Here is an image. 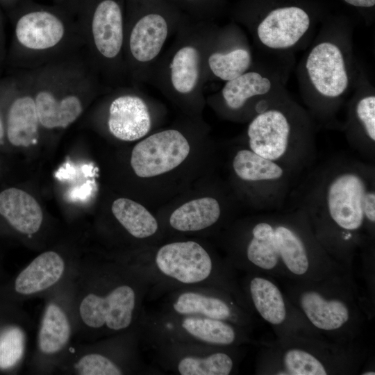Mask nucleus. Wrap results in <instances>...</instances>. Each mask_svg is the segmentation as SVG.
I'll return each instance as SVG.
<instances>
[{"instance_id":"nucleus-7","label":"nucleus","mask_w":375,"mask_h":375,"mask_svg":"<svg viewBox=\"0 0 375 375\" xmlns=\"http://www.w3.org/2000/svg\"><path fill=\"white\" fill-rule=\"evenodd\" d=\"M283 283L286 296L316 333L336 342H356L367 313L351 270L319 280Z\"/></svg>"},{"instance_id":"nucleus-28","label":"nucleus","mask_w":375,"mask_h":375,"mask_svg":"<svg viewBox=\"0 0 375 375\" xmlns=\"http://www.w3.org/2000/svg\"><path fill=\"white\" fill-rule=\"evenodd\" d=\"M112 212L128 234L138 240L155 237L159 229L156 219L141 204L126 198L116 199Z\"/></svg>"},{"instance_id":"nucleus-30","label":"nucleus","mask_w":375,"mask_h":375,"mask_svg":"<svg viewBox=\"0 0 375 375\" xmlns=\"http://www.w3.org/2000/svg\"><path fill=\"white\" fill-rule=\"evenodd\" d=\"M251 62V52L244 47L235 48L228 52H216L208 58L209 67L212 73L226 81L248 71Z\"/></svg>"},{"instance_id":"nucleus-8","label":"nucleus","mask_w":375,"mask_h":375,"mask_svg":"<svg viewBox=\"0 0 375 375\" xmlns=\"http://www.w3.org/2000/svg\"><path fill=\"white\" fill-rule=\"evenodd\" d=\"M260 345L257 374H355L366 357L365 351L356 342L340 343L313 334L277 338Z\"/></svg>"},{"instance_id":"nucleus-15","label":"nucleus","mask_w":375,"mask_h":375,"mask_svg":"<svg viewBox=\"0 0 375 375\" xmlns=\"http://www.w3.org/2000/svg\"><path fill=\"white\" fill-rule=\"evenodd\" d=\"M189 152L185 138L176 130H167L138 143L132 151L131 164L138 176H156L178 166Z\"/></svg>"},{"instance_id":"nucleus-2","label":"nucleus","mask_w":375,"mask_h":375,"mask_svg":"<svg viewBox=\"0 0 375 375\" xmlns=\"http://www.w3.org/2000/svg\"><path fill=\"white\" fill-rule=\"evenodd\" d=\"M226 250V258L237 272L283 281L319 280L348 269L326 252L305 211L294 206L265 212L237 226Z\"/></svg>"},{"instance_id":"nucleus-32","label":"nucleus","mask_w":375,"mask_h":375,"mask_svg":"<svg viewBox=\"0 0 375 375\" xmlns=\"http://www.w3.org/2000/svg\"><path fill=\"white\" fill-rule=\"evenodd\" d=\"M92 190V182L88 181L81 186L72 189L69 193V198L72 201L85 200L90 196Z\"/></svg>"},{"instance_id":"nucleus-16","label":"nucleus","mask_w":375,"mask_h":375,"mask_svg":"<svg viewBox=\"0 0 375 375\" xmlns=\"http://www.w3.org/2000/svg\"><path fill=\"white\" fill-rule=\"evenodd\" d=\"M347 117L342 126L349 144L364 158L375 155V90L362 69L346 103Z\"/></svg>"},{"instance_id":"nucleus-11","label":"nucleus","mask_w":375,"mask_h":375,"mask_svg":"<svg viewBox=\"0 0 375 375\" xmlns=\"http://www.w3.org/2000/svg\"><path fill=\"white\" fill-rule=\"evenodd\" d=\"M153 362L162 371L180 375H229L238 373L244 349L199 343L159 341L147 344Z\"/></svg>"},{"instance_id":"nucleus-1","label":"nucleus","mask_w":375,"mask_h":375,"mask_svg":"<svg viewBox=\"0 0 375 375\" xmlns=\"http://www.w3.org/2000/svg\"><path fill=\"white\" fill-rule=\"evenodd\" d=\"M308 171L290 204L305 211L326 252L351 270L357 254L374 250V166L342 154Z\"/></svg>"},{"instance_id":"nucleus-33","label":"nucleus","mask_w":375,"mask_h":375,"mask_svg":"<svg viewBox=\"0 0 375 375\" xmlns=\"http://www.w3.org/2000/svg\"><path fill=\"white\" fill-rule=\"evenodd\" d=\"M346 3L358 8H371L375 5V0H344Z\"/></svg>"},{"instance_id":"nucleus-25","label":"nucleus","mask_w":375,"mask_h":375,"mask_svg":"<svg viewBox=\"0 0 375 375\" xmlns=\"http://www.w3.org/2000/svg\"><path fill=\"white\" fill-rule=\"evenodd\" d=\"M34 100L39 123L46 128H65L83 111L81 99L73 94L58 97L50 90H42Z\"/></svg>"},{"instance_id":"nucleus-31","label":"nucleus","mask_w":375,"mask_h":375,"mask_svg":"<svg viewBox=\"0 0 375 375\" xmlns=\"http://www.w3.org/2000/svg\"><path fill=\"white\" fill-rule=\"evenodd\" d=\"M26 335L19 326H12L0 333V369L16 366L25 353Z\"/></svg>"},{"instance_id":"nucleus-5","label":"nucleus","mask_w":375,"mask_h":375,"mask_svg":"<svg viewBox=\"0 0 375 375\" xmlns=\"http://www.w3.org/2000/svg\"><path fill=\"white\" fill-rule=\"evenodd\" d=\"M116 259L143 276L150 286L219 288L230 293L253 314L242 290L237 270L227 258L212 253L199 242H170Z\"/></svg>"},{"instance_id":"nucleus-29","label":"nucleus","mask_w":375,"mask_h":375,"mask_svg":"<svg viewBox=\"0 0 375 375\" xmlns=\"http://www.w3.org/2000/svg\"><path fill=\"white\" fill-rule=\"evenodd\" d=\"M199 77V53L196 49L185 47L174 55L171 64L172 83L176 90L186 94L195 87Z\"/></svg>"},{"instance_id":"nucleus-4","label":"nucleus","mask_w":375,"mask_h":375,"mask_svg":"<svg viewBox=\"0 0 375 375\" xmlns=\"http://www.w3.org/2000/svg\"><path fill=\"white\" fill-rule=\"evenodd\" d=\"M308 46L297 69L306 109L317 126H340L337 116L362 69L353 52L352 30L326 26Z\"/></svg>"},{"instance_id":"nucleus-35","label":"nucleus","mask_w":375,"mask_h":375,"mask_svg":"<svg viewBox=\"0 0 375 375\" xmlns=\"http://www.w3.org/2000/svg\"><path fill=\"white\" fill-rule=\"evenodd\" d=\"M1 161H0V173H1Z\"/></svg>"},{"instance_id":"nucleus-3","label":"nucleus","mask_w":375,"mask_h":375,"mask_svg":"<svg viewBox=\"0 0 375 375\" xmlns=\"http://www.w3.org/2000/svg\"><path fill=\"white\" fill-rule=\"evenodd\" d=\"M78 278L74 318L89 339L116 335L140 324L150 288L143 276L115 258L80 267Z\"/></svg>"},{"instance_id":"nucleus-17","label":"nucleus","mask_w":375,"mask_h":375,"mask_svg":"<svg viewBox=\"0 0 375 375\" xmlns=\"http://www.w3.org/2000/svg\"><path fill=\"white\" fill-rule=\"evenodd\" d=\"M51 299L42 312L37 337V348L40 356L53 360L64 354L73 333L72 303Z\"/></svg>"},{"instance_id":"nucleus-20","label":"nucleus","mask_w":375,"mask_h":375,"mask_svg":"<svg viewBox=\"0 0 375 375\" xmlns=\"http://www.w3.org/2000/svg\"><path fill=\"white\" fill-rule=\"evenodd\" d=\"M108 125L117 139L134 141L144 137L151 127L146 103L140 98L124 95L115 99L109 108Z\"/></svg>"},{"instance_id":"nucleus-14","label":"nucleus","mask_w":375,"mask_h":375,"mask_svg":"<svg viewBox=\"0 0 375 375\" xmlns=\"http://www.w3.org/2000/svg\"><path fill=\"white\" fill-rule=\"evenodd\" d=\"M232 167L239 180L253 185L260 209L269 212L285 208L295 178L285 167L249 148L236 152Z\"/></svg>"},{"instance_id":"nucleus-18","label":"nucleus","mask_w":375,"mask_h":375,"mask_svg":"<svg viewBox=\"0 0 375 375\" xmlns=\"http://www.w3.org/2000/svg\"><path fill=\"white\" fill-rule=\"evenodd\" d=\"M285 88L283 75L274 70L247 71L226 81L222 94L226 106L233 110L242 108L249 101L265 100Z\"/></svg>"},{"instance_id":"nucleus-34","label":"nucleus","mask_w":375,"mask_h":375,"mask_svg":"<svg viewBox=\"0 0 375 375\" xmlns=\"http://www.w3.org/2000/svg\"><path fill=\"white\" fill-rule=\"evenodd\" d=\"M5 138H6L5 124L0 114V146L4 145Z\"/></svg>"},{"instance_id":"nucleus-21","label":"nucleus","mask_w":375,"mask_h":375,"mask_svg":"<svg viewBox=\"0 0 375 375\" xmlns=\"http://www.w3.org/2000/svg\"><path fill=\"white\" fill-rule=\"evenodd\" d=\"M65 27L54 14L44 10L30 12L17 22L19 43L31 51H45L57 46L64 38Z\"/></svg>"},{"instance_id":"nucleus-24","label":"nucleus","mask_w":375,"mask_h":375,"mask_svg":"<svg viewBox=\"0 0 375 375\" xmlns=\"http://www.w3.org/2000/svg\"><path fill=\"white\" fill-rule=\"evenodd\" d=\"M35 100L21 96L10 105L6 119V139L16 147H26L36 140L39 124Z\"/></svg>"},{"instance_id":"nucleus-6","label":"nucleus","mask_w":375,"mask_h":375,"mask_svg":"<svg viewBox=\"0 0 375 375\" xmlns=\"http://www.w3.org/2000/svg\"><path fill=\"white\" fill-rule=\"evenodd\" d=\"M316 128L306 108L284 88L249 122V149L280 164L296 178L308 171L315 161Z\"/></svg>"},{"instance_id":"nucleus-23","label":"nucleus","mask_w":375,"mask_h":375,"mask_svg":"<svg viewBox=\"0 0 375 375\" xmlns=\"http://www.w3.org/2000/svg\"><path fill=\"white\" fill-rule=\"evenodd\" d=\"M92 34L98 51L107 58H115L123 42L121 9L112 0H104L96 8L92 21Z\"/></svg>"},{"instance_id":"nucleus-22","label":"nucleus","mask_w":375,"mask_h":375,"mask_svg":"<svg viewBox=\"0 0 375 375\" xmlns=\"http://www.w3.org/2000/svg\"><path fill=\"white\" fill-rule=\"evenodd\" d=\"M0 217L15 231L28 236L40 230L43 220L36 200L15 187L0 191Z\"/></svg>"},{"instance_id":"nucleus-27","label":"nucleus","mask_w":375,"mask_h":375,"mask_svg":"<svg viewBox=\"0 0 375 375\" xmlns=\"http://www.w3.org/2000/svg\"><path fill=\"white\" fill-rule=\"evenodd\" d=\"M167 35L165 19L158 14L141 18L133 27L130 36V50L138 61L148 62L160 52Z\"/></svg>"},{"instance_id":"nucleus-19","label":"nucleus","mask_w":375,"mask_h":375,"mask_svg":"<svg viewBox=\"0 0 375 375\" xmlns=\"http://www.w3.org/2000/svg\"><path fill=\"white\" fill-rule=\"evenodd\" d=\"M69 267L58 252H42L19 273L14 282V290L24 297L40 294L60 283Z\"/></svg>"},{"instance_id":"nucleus-10","label":"nucleus","mask_w":375,"mask_h":375,"mask_svg":"<svg viewBox=\"0 0 375 375\" xmlns=\"http://www.w3.org/2000/svg\"><path fill=\"white\" fill-rule=\"evenodd\" d=\"M145 309L226 321L252 331L254 315L241 306L228 292L208 286H150Z\"/></svg>"},{"instance_id":"nucleus-9","label":"nucleus","mask_w":375,"mask_h":375,"mask_svg":"<svg viewBox=\"0 0 375 375\" xmlns=\"http://www.w3.org/2000/svg\"><path fill=\"white\" fill-rule=\"evenodd\" d=\"M142 344L159 341L238 347L251 342V331L226 321L179 315L144 308L140 322Z\"/></svg>"},{"instance_id":"nucleus-12","label":"nucleus","mask_w":375,"mask_h":375,"mask_svg":"<svg viewBox=\"0 0 375 375\" xmlns=\"http://www.w3.org/2000/svg\"><path fill=\"white\" fill-rule=\"evenodd\" d=\"M140 324L122 333L96 340L71 359L69 371L80 375L154 374L140 353Z\"/></svg>"},{"instance_id":"nucleus-26","label":"nucleus","mask_w":375,"mask_h":375,"mask_svg":"<svg viewBox=\"0 0 375 375\" xmlns=\"http://www.w3.org/2000/svg\"><path fill=\"white\" fill-rule=\"evenodd\" d=\"M222 208L212 197L190 201L172 212L169 226L181 233H196L214 226L220 219Z\"/></svg>"},{"instance_id":"nucleus-13","label":"nucleus","mask_w":375,"mask_h":375,"mask_svg":"<svg viewBox=\"0 0 375 375\" xmlns=\"http://www.w3.org/2000/svg\"><path fill=\"white\" fill-rule=\"evenodd\" d=\"M274 279L263 274L245 273L240 280L242 290L254 315L257 314L269 324L278 338L299 334L318 335Z\"/></svg>"}]
</instances>
